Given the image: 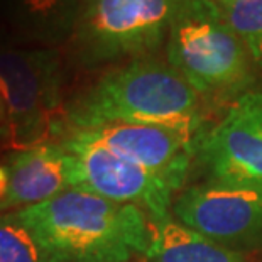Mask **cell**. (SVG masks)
<instances>
[{
  "instance_id": "1",
  "label": "cell",
  "mask_w": 262,
  "mask_h": 262,
  "mask_svg": "<svg viewBox=\"0 0 262 262\" xmlns=\"http://www.w3.org/2000/svg\"><path fill=\"white\" fill-rule=\"evenodd\" d=\"M15 213L46 262H136L149 249L146 211L78 189Z\"/></svg>"
},
{
  "instance_id": "2",
  "label": "cell",
  "mask_w": 262,
  "mask_h": 262,
  "mask_svg": "<svg viewBox=\"0 0 262 262\" xmlns=\"http://www.w3.org/2000/svg\"><path fill=\"white\" fill-rule=\"evenodd\" d=\"M203 100L168 61L137 59L107 70L66 103V130L159 124L202 132Z\"/></svg>"
},
{
  "instance_id": "3",
  "label": "cell",
  "mask_w": 262,
  "mask_h": 262,
  "mask_svg": "<svg viewBox=\"0 0 262 262\" xmlns=\"http://www.w3.org/2000/svg\"><path fill=\"white\" fill-rule=\"evenodd\" d=\"M166 56L203 102L230 105L257 80L247 49L211 0H180Z\"/></svg>"
},
{
  "instance_id": "4",
  "label": "cell",
  "mask_w": 262,
  "mask_h": 262,
  "mask_svg": "<svg viewBox=\"0 0 262 262\" xmlns=\"http://www.w3.org/2000/svg\"><path fill=\"white\" fill-rule=\"evenodd\" d=\"M180 0H85L66 59L97 70L152 58L168 42Z\"/></svg>"
},
{
  "instance_id": "5",
  "label": "cell",
  "mask_w": 262,
  "mask_h": 262,
  "mask_svg": "<svg viewBox=\"0 0 262 262\" xmlns=\"http://www.w3.org/2000/svg\"><path fill=\"white\" fill-rule=\"evenodd\" d=\"M0 95L9 117L7 149L59 141L66 130L64 56L58 48L0 46Z\"/></svg>"
},
{
  "instance_id": "6",
  "label": "cell",
  "mask_w": 262,
  "mask_h": 262,
  "mask_svg": "<svg viewBox=\"0 0 262 262\" xmlns=\"http://www.w3.org/2000/svg\"><path fill=\"white\" fill-rule=\"evenodd\" d=\"M58 142L68 156L71 189L136 205L150 220L171 215L178 189L164 178L117 156L85 130H68Z\"/></svg>"
},
{
  "instance_id": "7",
  "label": "cell",
  "mask_w": 262,
  "mask_h": 262,
  "mask_svg": "<svg viewBox=\"0 0 262 262\" xmlns=\"http://www.w3.org/2000/svg\"><path fill=\"white\" fill-rule=\"evenodd\" d=\"M198 158L210 183L262 189V90L244 93L200 134Z\"/></svg>"
},
{
  "instance_id": "8",
  "label": "cell",
  "mask_w": 262,
  "mask_h": 262,
  "mask_svg": "<svg viewBox=\"0 0 262 262\" xmlns=\"http://www.w3.org/2000/svg\"><path fill=\"white\" fill-rule=\"evenodd\" d=\"M171 215L206 238L245 252L262 247V189L205 183L181 191Z\"/></svg>"
},
{
  "instance_id": "9",
  "label": "cell",
  "mask_w": 262,
  "mask_h": 262,
  "mask_svg": "<svg viewBox=\"0 0 262 262\" xmlns=\"http://www.w3.org/2000/svg\"><path fill=\"white\" fill-rule=\"evenodd\" d=\"M85 130L117 156L169 181L178 191L186 181L202 132L159 124H110Z\"/></svg>"
},
{
  "instance_id": "10",
  "label": "cell",
  "mask_w": 262,
  "mask_h": 262,
  "mask_svg": "<svg viewBox=\"0 0 262 262\" xmlns=\"http://www.w3.org/2000/svg\"><path fill=\"white\" fill-rule=\"evenodd\" d=\"M7 168L9 193L0 203V215L20 211L68 191V156L58 141L12 150Z\"/></svg>"
},
{
  "instance_id": "11",
  "label": "cell",
  "mask_w": 262,
  "mask_h": 262,
  "mask_svg": "<svg viewBox=\"0 0 262 262\" xmlns=\"http://www.w3.org/2000/svg\"><path fill=\"white\" fill-rule=\"evenodd\" d=\"M85 0H0V20L22 41L54 48L68 41Z\"/></svg>"
},
{
  "instance_id": "12",
  "label": "cell",
  "mask_w": 262,
  "mask_h": 262,
  "mask_svg": "<svg viewBox=\"0 0 262 262\" xmlns=\"http://www.w3.org/2000/svg\"><path fill=\"white\" fill-rule=\"evenodd\" d=\"M142 262H249L247 254L227 249L169 215L150 220L149 249Z\"/></svg>"
},
{
  "instance_id": "13",
  "label": "cell",
  "mask_w": 262,
  "mask_h": 262,
  "mask_svg": "<svg viewBox=\"0 0 262 262\" xmlns=\"http://www.w3.org/2000/svg\"><path fill=\"white\" fill-rule=\"evenodd\" d=\"M224 17L262 73V0H235L222 9Z\"/></svg>"
},
{
  "instance_id": "14",
  "label": "cell",
  "mask_w": 262,
  "mask_h": 262,
  "mask_svg": "<svg viewBox=\"0 0 262 262\" xmlns=\"http://www.w3.org/2000/svg\"><path fill=\"white\" fill-rule=\"evenodd\" d=\"M0 262H46L34 235L15 211L0 215Z\"/></svg>"
},
{
  "instance_id": "15",
  "label": "cell",
  "mask_w": 262,
  "mask_h": 262,
  "mask_svg": "<svg viewBox=\"0 0 262 262\" xmlns=\"http://www.w3.org/2000/svg\"><path fill=\"white\" fill-rule=\"evenodd\" d=\"M7 136H9V117H7V107L0 95V142L4 144V147L7 146Z\"/></svg>"
},
{
  "instance_id": "16",
  "label": "cell",
  "mask_w": 262,
  "mask_h": 262,
  "mask_svg": "<svg viewBox=\"0 0 262 262\" xmlns=\"http://www.w3.org/2000/svg\"><path fill=\"white\" fill-rule=\"evenodd\" d=\"M9 183H10V174L7 164H0V203L4 202L9 193Z\"/></svg>"
},
{
  "instance_id": "17",
  "label": "cell",
  "mask_w": 262,
  "mask_h": 262,
  "mask_svg": "<svg viewBox=\"0 0 262 262\" xmlns=\"http://www.w3.org/2000/svg\"><path fill=\"white\" fill-rule=\"evenodd\" d=\"M211 2H215L220 9H224V7H227V5H230L233 0H211Z\"/></svg>"
},
{
  "instance_id": "18",
  "label": "cell",
  "mask_w": 262,
  "mask_h": 262,
  "mask_svg": "<svg viewBox=\"0 0 262 262\" xmlns=\"http://www.w3.org/2000/svg\"><path fill=\"white\" fill-rule=\"evenodd\" d=\"M136 262H142V259H141V260H136Z\"/></svg>"
}]
</instances>
